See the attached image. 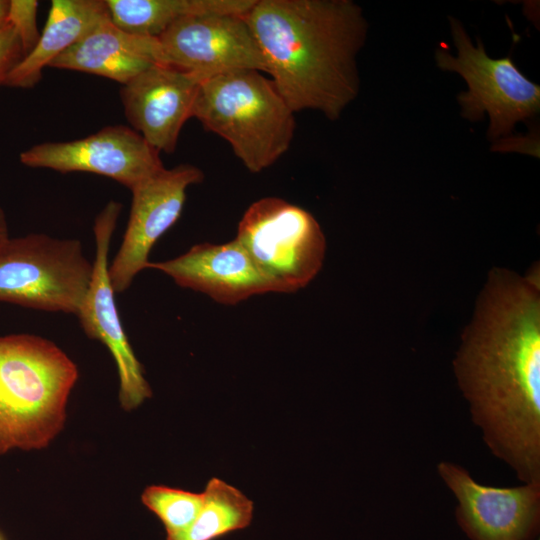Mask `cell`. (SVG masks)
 Instances as JSON below:
<instances>
[{
    "label": "cell",
    "instance_id": "obj_24",
    "mask_svg": "<svg viewBox=\"0 0 540 540\" xmlns=\"http://www.w3.org/2000/svg\"><path fill=\"white\" fill-rule=\"evenodd\" d=\"M0 540H3V538H2V536H1V534H0Z\"/></svg>",
    "mask_w": 540,
    "mask_h": 540
},
{
    "label": "cell",
    "instance_id": "obj_20",
    "mask_svg": "<svg viewBox=\"0 0 540 540\" xmlns=\"http://www.w3.org/2000/svg\"><path fill=\"white\" fill-rule=\"evenodd\" d=\"M38 1L10 0L6 21L15 29L27 55L36 45L40 33L37 28Z\"/></svg>",
    "mask_w": 540,
    "mask_h": 540
},
{
    "label": "cell",
    "instance_id": "obj_14",
    "mask_svg": "<svg viewBox=\"0 0 540 540\" xmlns=\"http://www.w3.org/2000/svg\"><path fill=\"white\" fill-rule=\"evenodd\" d=\"M147 268L161 271L178 286L204 293L226 305L257 294L281 293L236 239L224 244H196L176 258L149 261Z\"/></svg>",
    "mask_w": 540,
    "mask_h": 540
},
{
    "label": "cell",
    "instance_id": "obj_23",
    "mask_svg": "<svg viewBox=\"0 0 540 540\" xmlns=\"http://www.w3.org/2000/svg\"><path fill=\"white\" fill-rule=\"evenodd\" d=\"M9 0H0V26L6 22Z\"/></svg>",
    "mask_w": 540,
    "mask_h": 540
},
{
    "label": "cell",
    "instance_id": "obj_16",
    "mask_svg": "<svg viewBox=\"0 0 540 540\" xmlns=\"http://www.w3.org/2000/svg\"><path fill=\"white\" fill-rule=\"evenodd\" d=\"M109 17L105 0H53L34 48L8 74L4 86L34 87L44 67Z\"/></svg>",
    "mask_w": 540,
    "mask_h": 540
},
{
    "label": "cell",
    "instance_id": "obj_11",
    "mask_svg": "<svg viewBox=\"0 0 540 540\" xmlns=\"http://www.w3.org/2000/svg\"><path fill=\"white\" fill-rule=\"evenodd\" d=\"M155 148L125 125H110L85 138L44 142L20 153L28 167L109 177L131 190L164 168Z\"/></svg>",
    "mask_w": 540,
    "mask_h": 540
},
{
    "label": "cell",
    "instance_id": "obj_5",
    "mask_svg": "<svg viewBox=\"0 0 540 540\" xmlns=\"http://www.w3.org/2000/svg\"><path fill=\"white\" fill-rule=\"evenodd\" d=\"M92 272L77 239L10 237L0 248V302L76 315Z\"/></svg>",
    "mask_w": 540,
    "mask_h": 540
},
{
    "label": "cell",
    "instance_id": "obj_6",
    "mask_svg": "<svg viewBox=\"0 0 540 540\" xmlns=\"http://www.w3.org/2000/svg\"><path fill=\"white\" fill-rule=\"evenodd\" d=\"M449 19L457 56L440 47L435 59L441 70L457 72L468 84V91L457 96L462 117L479 121L487 113L488 138L495 141L509 135L517 122L539 113L540 86L530 81L510 56L489 57L479 38L474 46L462 24L451 16Z\"/></svg>",
    "mask_w": 540,
    "mask_h": 540
},
{
    "label": "cell",
    "instance_id": "obj_18",
    "mask_svg": "<svg viewBox=\"0 0 540 540\" xmlns=\"http://www.w3.org/2000/svg\"><path fill=\"white\" fill-rule=\"evenodd\" d=\"M203 495V505L192 524L166 540H215L250 525L254 505L239 489L214 477Z\"/></svg>",
    "mask_w": 540,
    "mask_h": 540
},
{
    "label": "cell",
    "instance_id": "obj_10",
    "mask_svg": "<svg viewBox=\"0 0 540 540\" xmlns=\"http://www.w3.org/2000/svg\"><path fill=\"white\" fill-rule=\"evenodd\" d=\"M203 172L192 164L165 167L135 185L126 231L109 263L116 294L123 293L149 263L152 247L179 219L189 186L202 182Z\"/></svg>",
    "mask_w": 540,
    "mask_h": 540
},
{
    "label": "cell",
    "instance_id": "obj_17",
    "mask_svg": "<svg viewBox=\"0 0 540 540\" xmlns=\"http://www.w3.org/2000/svg\"><path fill=\"white\" fill-rule=\"evenodd\" d=\"M256 0H105L111 22L121 30L158 38L191 15L246 14Z\"/></svg>",
    "mask_w": 540,
    "mask_h": 540
},
{
    "label": "cell",
    "instance_id": "obj_13",
    "mask_svg": "<svg viewBox=\"0 0 540 540\" xmlns=\"http://www.w3.org/2000/svg\"><path fill=\"white\" fill-rule=\"evenodd\" d=\"M201 82L178 68L155 64L122 85L126 119L158 152L172 153L182 127L193 117Z\"/></svg>",
    "mask_w": 540,
    "mask_h": 540
},
{
    "label": "cell",
    "instance_id": "obj_1",
    "mask_svg": "<svg viewBox=\"0 0 540 540\" xmlns=\"http://www.w3.org/2000/svg\"><path fill=\"white\" fill-rule=\"evenodd\" d=\"M472 422L523 482L540 481V275L491 272L453 362Z\"/></svg>",
    "mask_w": 540,
    "mask_h": 540
},
{
    "label": "cell",
    "instance_id": "obj_8",
    "mask_svg": "<svg viewBox=\"0 0 540 540\" xmlns=\"http://www.w3.org/2000/svg\"><path fill=\"white\" fill-rule=\"evenodd\" d=\"M157 39L162 64L190 73L200 81L242 70L266 72L245 14L186 16Z\"/></svg>",
    "mask_w": 540,
    "mask_h": 540
},
{
    "label": "cell",
    "instance_id": "obj_19",
    "mask_svg": "<svg viewBox=\"0 0 540 540\" xmlns=\"http://www.w3.org/2000/svg\"><path fill=\"white\" fill-rule=\"evenodd\" d=\"M203 500V492L163 485L148 486L141 495L142 503L163 523L167 536L187 529L201 510Z\"/></svg>",
    "mask_w": 540,
    "mask_h": 540
},
{
    "label": "cell",
    "instance_id": "obj_2",
    "mask_svg": "<svg viewBox=\"0 0 540 540\" xmlns=\"http://www.w3.org/2000/svg\"><path fill=\"white\" fill-rule=\"evenodd\" d=\"M266 72L292 111L336 120L357 97L368 25L351 0H256L245 14Z\"/></svg>",
    "mask_w": 540,
    "mask_h": 540
},
{
    "label": "cell",
    "instance_id": "obj_7",
    "mask_svg": "<svg viewBox=\"0 0 540 540\" xmlns=\"http://www.w3.org/2000/svg\"><path fill=\"white\" fill-rule=\"evenodd\" d=\"M235 239L281 293L308 285L320 271L326 250L325 236L314 216L278 197L252 203L238 224Z\"/></svg>",
    "mask_w": 540,
    "mask_h": 540
},
{
    "label": "cell",
    "instance_id": "obj_12",
    "mask_svg": "<svg viewBox=\"0 0 540 540\" xmlns=\"http://www.w3.org/2000/svg\"><path fill=\"white\" fill-rule=\"evenodd\" d=\"M437 472L458 501L455 517L470 540H534L540 530V481L517 487L479 484L448 461Z\"/></svg>",
    "mask_w": 540,
    "mask_h": 540
},
{
    "label": "cell",
    "instance_id": "obj_3",
    "mask_svg": "<svg viewBox=\"0 0 540 540\" xmlns=\"http://www.w3.org/2000/svg\"><path fill=\"white\" fill-rule=\"evenodd\" d=\"M78 377L77 365L53 341L0 336V455L47 447L63 429Z\"/></svg>",
    "mask_w": 540,
    "mask_h": 540
},
{
    "label": "cell",
    "instance_id": "obj_15",
    "mask_svg": "<svg viewBox=\"0 0 540 540\" xmlns=\"http://www.w3.org/2000/svg\"><path fill=\"white\" fill-rule=\"evenodd\" d=\"M158 63L162 64L157 38L127 33L107 17L54 59L49 67L90 73L124 85Z\"/></svg>",
    "mask_w": 540,
    "mask_h": 540
},
{
    "label": "cell",
    "instance_id": "obj_21",
    "mask_svg": "<svg viewBox=\"0 0 540 540\" xmlns=\"http://www.w3.org/2000/svg\"><path fill=\"white\" fill-rule=\"evenodd\" d=\"M25 56L21 41L10 23L0 26V85Z\"/></svg>",
    "mask_w": 540,
    "mask_h": 540
},
{
    "label": "cell",
    "instance_id": "obj_22",
    "mask_svg": "<svg viewBox=\"0 0 540 540\" xmlns=\"http://www.w3.org/2000/svg\"><path fill=\"white\" fill-rule=\"evenodd\" d=\"M10 238L7 219L4 210L0 207V248Z\"/></svg>",
    "mask_w": 540,
    "mask_h": 540
},
{
    "label": "cell",
    "instance_id": "obj_9",
    "mask_svg": "<svg viewBox=\"0 0 540 540\" xmlns=\"http://www.w3.org/2000/svg\"><path fill=\"white\" fill-rule=\"evenodd\" d=\"M122 204L108 202L94 221L95 258L92 277L76 314L84 333L99 340L111 352L119 376V402L126 411L139 407L152 396L141 363L129 343L109 277L108 253Z\"/></svg>",
    "mask_w": 540,
    "mask_h": 540
},
{
    "label": "cell",
    "instance_id": "obj_4",
    "mask_svg": "<svg viewBox=\"0 0 540 540\" xmlns=\"http://www.w3.org/2000/svg\"><path fill=\"white\" fill-rule=\"evenodd\" d=\"M272 80L242 70L202 81L193 117L223 139L252 173L273 165L289 149L295 116Z\"/></svg>",
    "mask_w": 540,
    "mask_h": 540
}]
</instances>
